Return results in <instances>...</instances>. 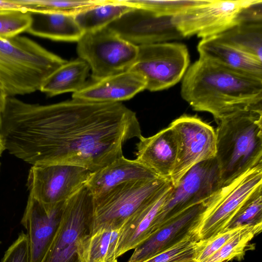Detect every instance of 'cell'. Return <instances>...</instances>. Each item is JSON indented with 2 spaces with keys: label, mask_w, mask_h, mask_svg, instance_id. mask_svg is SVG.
<instances>
[{
  "label": "cell",
  "mask_w": 262,
  "mask_h": 262,
  "mask_svg": "<svg viewBox=\"0 0 262 262\" xmlns=\"http://www.w3.org/2000/svg\"><path fill=\"white\" fill-rule=\"evenodd\" d=\"M0 135L9 154L32 165H71L92 172L142 136L136 113L121 102L72 98L40 105L13 96L0 110Z\"/></svg>",
  "instance_id": "obj_1"
},
{
  "label": "cell",
  "mask_w": 262,
  "mask_h": 262,
  "mask_svg": "<svg viewBox=\"0 0 262 262\" xmlns=\"http://www.w3.org/2000/svg\"><path fill=\"white\" fill-rule=\"evenodd\" d=\"M181 94L193 110L211 114L216 122L238 112L262 110V79L200 57L184 74Z\"/></svg>",
  "instance_id": "obj_2"
},
{
  "label": "cell",
  "mask_w": 262,
  "mask_h": 262,
  "mask_svg": "<svg viewBox=\"0 0 262 262\" xmlns=\"http://www.w3.org/2000/svg\"><path fill=\"white\" fill-rule=\"evenodd\" d=\"M216 123L215 158L224 187L262 164V110L238 112Z\"/></svg>",
  "instance_id": "obj_3"
},
{
  "label": "cell",
  "mask_w": 262,
  "mask_h": 262,
  "mask_svg": "<svg viewBox=\"0 0 262 262\" xmlns=\"http://www.w3.org/2000/svg\"><path fill=\"white\" fill-rule=\"evenodd\" d=\"M67 61L28 37L0 39V87L8 96L33 93Z\"/></svg>",
  "instance_id": "obj_4"
},
{
  "label": "cell",
  "mask_w": 262,
  "mask_h": 262,
  "mask_svg": "<svg viewBox=\"0 0 262 262\" xmlns=\"http://www.w3.org/2000/svg\"><path fill=\"white\" fill-rule=\"evenodd\" d=\"M170 183L161 178L128 182L93 197L90 233L102 228L120 229Z\"/></svg>",
  "instance_id": "obj_5"
},
{
  "label": "cell",
  "mask_w": 262,
  "mask_h": 262,
  "mask_svg": "<svg viewBox=\"0 0 262 262\" xmlns=\"http://www.w3.org/2000/svg\"><path fill=\"white\" fill-rule=\"evenodd\" d=\"M77 52L88 64L95 81L129 70L137 58L138 46L105 27L84 33L77 41Z\"/></svg>",
  "instance_id": "obj_6"
},
{
  "label": "cell",
  "mask_w": 262,
  "mask_h": 262,
  "mask_svg": "<svg viewBox=\"0 0 262 262\" xmlns=\"http://www.w3.org/2000/svg\"><path fill=\"white\" fill-rule=\"evenodd\" d=\"M93 196L86 185L67 200L56 233L41 262H82L80 247L90 233Z\"/></svg>",
  "instance_id": "obj_7"
},
{
  "label": "cell",
  "mask_w": 262,
  "mask_h": 262,
  "mask_svg": "<svg viewBox=\"0 0 262 262\" xmlns=\"http://www.w3.org/2000/svg\"><path fill=\"white\" fill-rule=\"evenodd\" d=\"M262 185L260 164L222 187L212 196L192 233L205 241L227 229L228 225L249 196Z\"/></svg>",
  "instance_id": "obj_8"
},
{
  "label": "cell",
  "mask_w": 262,
  "mask_h": 262,
  "mask_svg": "<svg viewBox=\"0 0 262 262\" xmlns=\"http://www.w3.org/2000/svg\"><path fill=\"white\" fill-rule=\"evenodd\" d=\"M186 46L178 42H162L138 46L137 58L129 69L145 80L151 92L168 89L183 78L189 66Z\"/></svg>",
  "instance_id": "obj_9"
},
{
  "label": "cell",
  "mask_w": 262,
  "mask_h": 262,
  "mask_svg": "<svg viewBox=\"0 0 262 262\" xmlns=\"http://www.w3.org/2000/svg\"><path fill=\"white\" fill-rule=\"evenodd\" d=\"M222 187L215 157L196 164L172 187L158 216V230L185 209L208 200Z\"/></svg>",
  "instance_id": "obj_10"
},
{
  "label": "cell",
  "mask_w": 262,
  "mask_h": 262,
  "mask_svg": "<svg viewBox=\"0 0 262 262\" xmlns=\"http://www.w3.org/2000/svg\"><path fill=\"white\" fill-rule=\"evenodd\" d=\"M169 125L177 140L176 161L170 179L175 186L193 166L215 157L216 136L214 128L196 116L184 115Z\"/></svg>",
  "instance_id": "obj_11"
},
{
  "label": "cell",
  "mask_w": 262,
  "mask_h": 262,
  "mask_svg": "<svg viewBox=\"0 0 262 262\" xmlns=\"http://www.w3.org/2000/svg\"><path fill=\"white\" fill-rule=\"evenodd\" d=\"M92 172L71 165H32L27 182L29 195L47 204L64 203L85 185Z\"/></svg>",
  "instance_id": "obj_12"
},
{
  "label": "cell",
  "mask_w": 262,
  "mask_h": 262,
  "mask_svg": "<svg viewBox=\"0 0 262 262\" xmlns=\"http://www.w3.org/2000/svg\"><path fill=\"white\" fill-rule=\"evenodd\" d=\"M255 1L207 0L173 16L172 21L184 37L211 38L237 25L241 11Z\"/></svg>",
  "instance_id": "obj_13"
},
{
  "label": "cell",
  "mask_w": 262,
  "mask_h": 262,
  "mask_svg": "<svg viewBox=\"0 0 262 262\" xmlns=\"http://www.w3.org/2000/svg\"><path fill=\"white\" fill-rule=\"evenodd\" d=\"M106 27L137 46L184 38L173 24L172 16H159L140 8H134Z\"/></svg>",
  "instance_id": "obj_14"
},
{
  "label": "cell",
  "mask_w": 262,
  "mask_h": 262,
  "mask_svg": "<svg viewBox=\"0 0 262 262\" xmlns=\"http://www.w3.org/2000/svg\"><path fill=\"white\" fill-rule=\"evenodd\" d=\"M64 203L49 205L29 196L20 223L27 230L30 262L42 261L57 230Z\"/></svg>",
  "instance_id": "obj_15"
},
{
  "label": "cell",
  "mask_w": 262,
  "mask_h": 262,
  "mask_svg": "<svg viewBox=\"0 0 262 262\" xmlns=\"http://www.w3.org/2000/svg\"><path fill=\"white\" fill-rule=\"evenodd\" d=\"M210 199L189 207L166 222L150 237L134 249L127 262H142L193 233Z\"/></svg>",
  "instance_id": "obj_16"
},
{
  "label": "cell",
  "mask_w": 262,
  "mask_h": 262,
  "mask_svg": "<svg viewBox=\"0 0 262 262\" xmlns=\"http://www.w3.org/2000/svg\"><path fill=\"white\" fill-rule=\"evenodd\" d=\"M146 81L138 73L129 70L87 84L72 94V99L82 101L121 102L146 90Z\"/></svg>",
  "instance_id": "obj_17"
},
{
  "label": "cell",
  "mask_w": 262,
  "mask_h": 262,
  "mask_svg": "<svg viewBox=\"0 0 262 262\" xmlns=\"http://www.w3.org/2000/svg\"><path fill=\"white\" fill-rule=\"evenodd\" d=\"M136 144V160L158 177L170 180L174 169L177 140L170 126L148 137L141 136Z\"/></svg>",
  "instance_id": "obj_18"
},
{
  "label": "cell",
  "mask_w": 262,
  "mask_h": 262,
  "mask_svg": "<svg viewBox=\"0 0 262 262\" xmlns=\"http://www.w3.org/2000/svg\"><path fill=\"white\" fill-rule=\"evenodd\" d=\"M169 184L151 201L127 220L120 228L116 248L117 258L135 249L157 230L159 213L172 188Z\"/></svg>",
  "instance_id": "obj_19"
},
{
  "label": "cell",
  "mask_w": 262,
  "mask_h": 262,
  "mask_svg": "<svg viewBox=\"0 0 262 262\" xmlns=\"http://www.w3.org/2000/svg\"><path fill=\"white\" fill-rule=\"evenodd\" d=\"M157 178L159 177L136 159L123 156L92 172L85 185L95 197L123 183Z\"/></svg>",
  "instance_id": "obj_20"
},
{
  "label": "cell",
  "mask_w": 262,
  "mask_h": 262,
  "mask_svg": "<svg viewBox=\"0 0 262 262\" xmlns=\"http://www.w3.org/2000/svg\"><path fill=\"white\" fill-rule=\"evenodd\" d=\"M200 57L232 71L262 79V62L214 38L201 39Z\"/></svg>",
  "instance_id": "obj_21"
},
{
  "label": "cell",
  "mask_w": 262,
  "mask_h": 262,
  "mask_svg": "<svg viewBox=\"0 0 262 262\" xmlns=\"http://www.w3.org/2000/svg\"><path fill=\"white\" fill-rule=\"evenodd\" d=\"M31 18L27 32L53 40L77 42L84 34L73 15L48 12H29Z\"/></svg>",
  "instance_id": "obj_22"
},
{
  "label": "cell",
  "mask_w": 262,
  "mask_h": 262,
  "mask_svg": "<svg viewBox=\"0 0 262 262\" xmlns=\"http://www.w3.org/2000/svg\"><path fill=\"white\" fill-rule=\"evenodd\" d=\"M90 71L88 64L80 58L67 61L44 81L39 91L48 97L77 92L87 84Z\"/></svg>",
  "instance_id": "obj_23"
},
{
  "label": "cell",
  "mask_w": 262,
  "mask_h": 262,
  "mask_svg": "<svg viewBox=\"0 0 262 262\" xmlns=\"http://www.w3.org/2000/svg\"><path fill=\"white\" fill-rule=\"evenodd\" d=\"M211 38L262 62V23L237 24Z\"/></svg>",
  "instance_id": "obj_24"
},
{
  "label": "cell",
  "mask_w": 262,
  "mask_h": 262,
  "mask_svg": "<svg viewBox=\"0 0 262 262\" xmlns=\"http://www.w3.org/2000/svg\"><path fill=\"white\" fill-rule=\"evenodd\" d=\"M119 230L102 228L86 235L80 247L82 262H118L116 248Z\"/></svg>",
  "instance_id": "obj_25"
},
{
  "label": "cell",
  "mask_w": 262,
  "mask_h": 262,
  "mask_svg": "<svg viewBox=\"0 0 262 262\" xmlns=\"http://www.w3.org/2000/svg\"><path fill=\"white\" fill-rule=\"evenodd\" d=\"M134 8L122 0L106 2L75 15L79 26L84 33L94 31L107 26L111 23Z\"/></svg>",
  "instance_id": "obj_26"
},
{
  "label": "cell",
  "mask_w": 262,
  "mask_h": 262,
  "mask_svg": "<svg viewBox=\"0 0 262 262\" xmlns=\"http://www.w3.org/2000/svg\"><path fill=\"white\" fill-rule=\"evenodd\" d=\"M18 10L75 15L106 0H13Z\"/></svg>",
  "instance_id": "obj_27"
},
{
  "label": "cell",
  "mask_w": 262,
  "mask_h": 262,
  "mask_svg": "<svg viewBox=\"0 0 262 262\" xmlns=\"http://www.w3.org/2000/svg\"><path fill=\"white\" fill-rule=\"evenodd\" d=\"M262 229V224L245 226L204 262H227L241 257L249 242Z\"/></svg>",
  "instance_id": "obj_28"
},
{
  "label": "cell",
  "mask_w": 262,
  "mask_h": 262,
  "mask_svg": "<svg viewBox=\"0 0 262 262\" xmlns=\"http://www.w3.org/2000/svg\"><path fill=\"white\" fill-rule=\"evenodd\" d=\"M203 243L192 233L174 246L142 262H192L195 260Z\"/></svg>",
  "instance_id": "obj_29"
},
{
  "label": "cell",
  "mask_w": 262,
  "mask_h": 262,
  "mask_svg": "<svg viewBox=\"0 0 262 262\" xmlns=\"http://www.w3.org/2000/svg\"><path fill=\"white\" fill-rule=\"evenodd\" d=\"M207 0H122L133 8L145 9L158 15L174 16L191 7L205 3Z\"/></svg>",
  "instance_id": "obj_30"
},
{
  "label": "cell",
  "mask_w": 262,
  "mask_h": 262,
  "mask_svg": "<svg viewBox=\"0 0 262 262\" xmlns=\"http://www.w3.org/2000/svg\"><path fill=\"white\" fill-rule=\"evenodd\" d=\"M262 185L246 200L228 226V228L262 224Z\"/></svg>",
  "instance_id": "obj_31"
},
{
  "label": "cell",
  "mask_w": 262,
  "mask_h": 262,
  "mask_svg": "<svg viewBox=\"0 0 262 262\" xmlns=\"http://www.w3.org/2000/svg\"><path fill=\"white\" fill-rule=\"evenodd\" d=\"M31 22L30 12L20 10L0 11V39L14 38L27 32Z\"/></svg>",
  "instance_id": "obj_32"
},
{
  "label": "cell",
  "mask_w": 262,
  "mask_h": 262,
  "mask_svg": "<svg viewBox=\"0 0 262 262\" xmlns=\"http://www.w3.org/2000/svg\"><path fill=\"white\" fill-rule=\"evenodd\" d=\"M244 226L228 228L210 239L203 241L195 260L196 262H204Z\"/></svg>",
  "instance_id": "obj_33"
},
{
  "label": "cell",
  "mask_w": 262,
  "mask_h": 262,
  "mask_svg": "<svg viewBox=\"0 0 262 262\" xmlns=\"http://www.w3.org/2000/svg\"><path fill=\"white\" fill-rule=\"evenodd\" d=\"M1 262H30L28 239L21 231L17 239L6 251Z\"/></svg>",
  "instance_id": "obj_34"
},
{
  "label": "cell",
  "mask_w": 262,
  "mask_h": 262,
  "mask_svg": "<svg viewBox=\"0 0 262 262\" xmlns=\"http://www.w3.org/2000/svg\"><path fill=\"white\" fill-rule=\"evenodd\" d=\"M261 20L262 1L255 0L241 11L237 18V24L262 23Z\"/></svg>",
  "instance_id": "obj_35"
},
{
  "label": "cell",
  "mask_w": 262,
  "mask_h": 262,
  "mask_svg": "<svg viewBox=\"0 0 262 262\" xmlns=\"http://www.w3.org/2000/svg\"><path fill=\"white\" fill-rule=\"evenodd\" d=\"M8 96L5 91L0 87V110L3 107Z\"/></svg>",
  "instance_id": "obj_36"
},
{
  "label": "cell",
  "mask_w": 262,
  "mask_h": 262,
  "mask_svg": "<svg viewBox=\"0 0 262 262\" xmlns=\"http://www.w3.org/2000/svg\"><path fill=\"white\" fill-rule=\"evenodd\" d=\"M6 150L3 140L0 135V156L2 155L3 152ZM1 165V164H0Z\"/></svg>",
  "instance_id": "obj_37"
},
{
  "label": "cell",
  "mask_w": 262,
  "mask_h": 262,
  "mask_svg": "<svg viewBox=\"0 0 262 262\" xmlns=\"http://www.w3.org/2000/svg\"><path fill=\"white\" fill-rule=\"evenodd\" d=\"M192 262H196V261L195 260H194V261H192Z\"/></svg>",
  "instance_id": "obj_38"
},
{
  "label": "cell",
  "mask_w": 262,
  "mask_h": 262,
  "mask_svg": "<svg viewBox=\"0 0 262 262\" xmlns=\"http://www.w3.org/2000/svg\"><path fill=\"white\" fill-rule=\"evenodd\" d=\"M1 244V242L0 241V244Z\"/></svg>",
  "instance_id": "obj_39"
}]
</instances>
